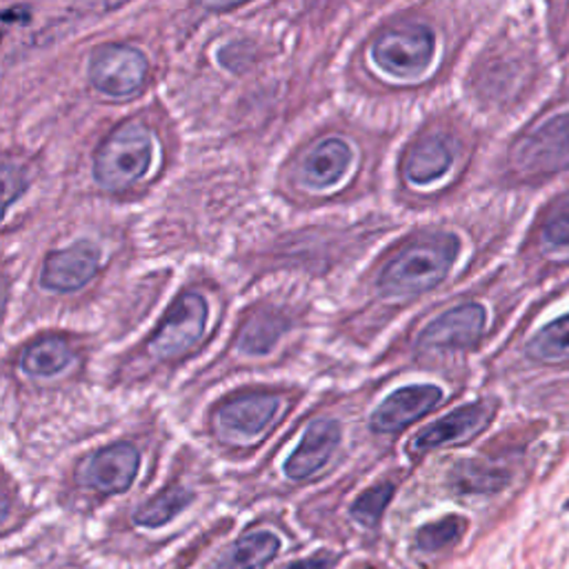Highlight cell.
I'll list each match as a JSON object with an SVG mask.
<instances>
[{
    "instance_id": "6da1fadb",
    "label": "cell",
    "mask_w": 569,
    "mask_h": 569,
    "mask_svg": "<svg viewBox=\"0 0 569 569\" xmlns=\"http://www.w3.org/2000/svg\"><path fill=\"white\" fill-rule=\"evenodd\" d=\"M461 250L450 232L428 234L403 247L378 278V289L388 298H412L434 289L454 265Z\"/></svg>"
},
{
    "instance_id": "7a4b0ae2",
    "label": "cell",
    "mask_w": 569,
    "mask_h": 569,
    "mask_svg": "<svg viewBox=\"0 0 569 569\" xmlns=\"http://www.w3.org/2000/svg\"><path fill=\"white\" fill-rule=\"evenodd\" d=\"M151 131L140 123L118 125L98 147L94 156V178L107 192L138 182L151 162Z\"/></svg>"
},
{
    "instance_id": "3957f363",
    "label": "cell",
    "mask_w": 569,
    "mask_h": 569,
    "mask_svg": "<svg viewBox=\"0 0 569 569\" xmlns=\"http://www.w3.org/2000/svg\"><path fill=\"white\" fill-rule=\"evenodd\" d=\"M512 162L527 178L569 169V114H558L525 134L512 151Z\"/></svg>"
},
{
    "instance_id": "277c9868",
    "label": "cell",
    "mask_w": 569,
    "mask_h": 569,
    "mask_svg": "<svg viewBox=\"0 0 569 569\" xmlns=\"http://www.w3.org/2000/svg\"><path fill=\"white\" fill-rule=\"evenodd\" d=\"M208 325V303L199 294H180L158 329L151 334L147 349L158 358H176L194 349Z\"/></svg>"
},
{
    "instance_id": "5b68a950",
    "label": "cell",
    "mask_w": 569,
    "mask_h": 569,
    "mask_svg": "<svg viewBox=\"0 0 569 569\" xmlns=\"http://www.w3.org/2000/svg\"><path fill=\"white\" fill-rule=\"evenodd\" d=\"M434 54V34L428 25L405 23L383 32L371 48L373 63L394 76H417L428 70Z\"/></svg>"
},
{
    "instance_id": "8992f818",
    "label": "cell",
    "mask_w": 569,
    "mask_h": 569,
    "mask_svg": "<svg viewBox=\"0 0 569 569\" xmlns=\"http://www.w3.org/2000/svg\"><path fill=\"white\" fill-rule=\"evenodd\" d=\"M147 78V59L129 45H103L89 59V83L109 98H129Z\"/></svg>"
},
{
    "instance_id": "52a82bcc",
    "label": "cell",
    "mask_w": 569,
    "mask_h": 569,
    "mask_svg": "<svg viewBox=\"0 0 569 569\" xmlns=\"http://www.w3.org/2000/svg\"><path fill=\"white\" fill-rule=\"evenodd\" d=\"M283 399L278 394H241L217 412V425L223 436L234 441L259 439L278 417Z\"/></svg>"
},
{
    "instance_id": "ba28073f",
    "label": "cell",
    "mask_w": 569,
    "mask_h": 569,
    "mask_svg": "<svg viewBox=\"0 0 569 569\" xmlns=\"http://www.w3.org/2000/svg\"><path fill=\"white\" fill-rule=\"evenodd\" d=\"M140 465V454L129 443H116L109 447L98 450L92 454L81 472L78 478L83 485L98 489L103 494H120L127 492L134 483Z\"/></svg>"
},
{
    "instance_id": "9c48e42d",
    "label": "cell",
    "mask_w": 569,
    "mask_h": 569,
    "mask_svg": "<svg viewBox=\"0 0 569 569\" xmlns=\"http://www.w3.org/2000/svg\"><path fill=\"white\" fill-rule=\"evenodd\" d=\"M485 329V309L478 303L459 305L432 320L419 336L421 349H461L478 340Z\"/></svg>"
},
{
    "instance_id": "30bf717a",
    "label": "cell",
    "mask_w": 569,
    "mask_h": 569,
    "mask_svg": "<svg viewBox=\"0 0 569 569\" xmlns=\"http://www.w3.org/2000/svg\"><path fill=\"white\" fill-rule=\"evenodd\" d=\"M98 259V250L87 241L52 252L43 265L41 283L54 292H76L96 276Z\"/></svg>"
},
{
    "instance_id": "8fae6325",
    "label": "cell",
    "mask_w": 569,
    "mask_h": 569,
    "mask_svg": "<svg viewBox=\"0 0 569 569\" xmlns=\"http://www.w3.org/2000/svg\"><path fill=\"white\" fill-rule=\"evenodd\" d=\"M443 392L436 386H410L397 390L388 397L381 408L371 417V428L381 434L401 432L421 417H425L434 405H439Z\"/></svg>"
},
{
    "instance_id": "7c38bea8",
    "label": "cell",
    "mask_w": 569,
    "mask_h": 569,
    "mask_svg": "<svg viewBox=\"0 0 569 569\" xmlns=\"http://www.w3.org/2000/svg\"><path fill=\"white\" fill-rule=\"evenodd\" d=\"M492 419H494V405H489V403L465 405V408L443 417L441 421L432 423L428 430H423L414 439L412 452H428V450L445 447L452 443L470 441L478 432H483Z\"/></svg>"
},
{
    "instance_id": "4fadbf2b",
    "label": "cell",
    "mask_w": 569,
    "mask_h": 569,
    "mask_svg": "<svg viewBox=\"0 0 569 569\" xmlns=\"http://www.w3.org/2000/svg\"><path fill=\"white\" fill-rule=\"evenodd\" d=\"M338 441H340V428L336 421H329V419L314 421L307 428L301 445L287 459L285 476L292 481L309 478L331 459Z\"/></svg>"
},
{
    "instance_id": "5bb4252c",
    "label": "cell",
    "mask_w": 569,
    "mask_h": 569,
    "mask_svg": "<svg viewBox=\"0 0 569 569\" xmlns=\"http://www.w3.org/2000/svg\"><path fill=\"white\" fill-rule=\"evenodd\" d=\"M351 162V149L340 138L318 143L303 160V180L312 189H327L336 185Z\"/></svg>"
},
{
    "instance_id": "9a60e30c",
    "label": "cell",
    "mask_w": 569,
    "mask_h": 569,
    "mask_svg": "<svg viewBox=\"0 0 569 569\" xmlns=\"http://www.w3.org/2000/svg\"><path fill=\"white\" fill-rule=\"evenodd\" d=\"M452 167V149L439 136H428L414 143L405 156L403 169L414 185H428L441 178Z\"/></svg>"
},
{
    "instance_id": "2e32d148",
    "label": "cell",
    "mask_w": 569,
    "mask_h": 569,
    "mask_svg": "<svg viewBox=\"0 0 569 569\" xmlns=\"http://www.w3.org/2000/svg\"><path fill=\"white\" fill-rule=\"evenodd\" d=\"M278 549L281 540L272 531H250L219 558L214 569H259L267 560H272Z\"/></svg>"
},
{
    "instance_id": "e0dca14e",
    "label": "cell",
    "mask_w": 569,
    "mask_h": 569,
    "mask_svg": "<svg viewBox=\"0 0 569 569\" xmlns=\"http://www.w3.org/2000/svg\"><path fill=\"white\" fill-rule=\"evenodd\" d=\"M72 360L70 345L59 336H48L32 343L23 354V369L30 376H54L63 371Z\"/></svg>"
},
{
    "instance_id": "ac0fdd59",
    "label": "cell",
    "mask_w": 569,
    "mask_h": 569,
    "mask_svg": "<svg viewBox=\"0 0 569 569\" xmlns=\"http://www.w3.org/2000/svg\"><path fill=\"white\" fill-rule=\"evenodd\" d=\"M192 492H187L185 487H169L156 498H151L147 505H143L134 514V523L143 527H162L171 518H176L189 503H192Z\"/></svg>"
},
{
    "instance_id": "d6986e66",
    "label": "cell",
    "mask_w": 569,
    "mask_h": 569,
    "mask_svg": "<svg viewBox=\"0 0 569 569\" xmlns=\"http://www.w3.org/2000/svg\"><path fill=\"white\" fill-rule=\"evenodd\" d=\"M285 329V323L276 316H259L254 320H250L241 336H239V349L252 356H263L270 354L272 347L276 345V340L281 338Z\"/></svg>"
},
{
    "instance_id": "ffe728a7",
    "label": "cell",
    "mask_w": 569,
    "mask_h": 569,
    "mask_svg": "<svg viewBox=\"0 0 569 569\" xmlns=\"http://www.w3.org/2000/svg\"><path fill=\"white\" fill-rule=\"evenodd\" d=\"M467 529V520L461 518V516H445L441 520H434V523H428L419 529L417 534V547L421 551H441L454 542H459L463 538Z\"/></svg>"
},
{
    "instance_id": "44dd1931",
    "label": "cell",
    "mask_w": 569,
    "mask_h": 569,
    "mask_svg": "<svg viewBox=\"0 0 569 569\" xmlns=\"http://www.w3.org/2000/svg\"><path fill=\"white\" fill-rule=\"evenodd\" d=\"M529 354L542 360L569 358V314L545 325L529 343Z\"/></svg>"
},
{
    "instance_id": "7402d4cb",
    "label": "cell",
    "mask_w": 569,
    "mask_h": 569,
    "mask_svg": "<svg viewBox=\"0 0 569 569\" xmlns=\"http://www.w3.org/2000/svg\"><path fill=\"white\" fill-rule=\"evenodd\" d=\"M452 483L459 492H465V494H487V492H498L507 483V476L496 470L465 461L454 470Z\"/></svg>"
},
{
    "instance_id": "603a6c76",
    "label": "cell",
    "mask_w": 569,
    "mask_h": 569,
    "mask_svg": "<svg viewBox=\"0 0 569 569\" xmlns=\"http://www.w3.org/2000/svg\"><path fill=\"white\" fill-rule=\"evenodd\" d=\"M397 487L392 483H378L362 492L354 505H351V516L362 525V527H376L381 520L386 507L390 505Z\"/></svg>"
},
{
    "instance_id": "cb8c5ba5",
    "label": "cell",
    "mask_w": 569,
    "mask_h": 569,
    "mask_svg": "<svg viewBox=\"0 0 569 569\" xmlns=\"http://www.w3.org/2000/svg\"><path fill=\"white\" fill-rule=\"evenodd\" d=\"M542 236L549 245L567 247L569 245V199L562 201L545 221Z\"/></svg>"
},
{
    "instance_id": "d4e9b609",
    "label": "cell",
    "mask_w": 569,
    "mask_h": 569,
    "mask_svg": "<svg viewBox=\"0 0 569 569\" xmlns=\"http://www.w3.org/2000/svg\"><path fill=\"white\" fill-rule=\"evenodd\" d=\"M3 173H6V208H10L23 194V189L28 187V178L23 169L19 165L14 167L12 162H6Z\"/></svg>"
},
{
    "instance_id": "484cf974",
    "label": "cell",
    "mask_w": 569,
    "mask_h": 569,
    "mask_svg": "<svg viewBox=\"0 0 569 569\" xmlns=\"http://www.w3.org/2000/svg\"><path fill=\"white\" fill-rule=\"evenodd\" d=\"M331 565H334V556L327 554V551H320V554H314L305 560L289 562L285 569H331Z\"/></svg>"
},
{
    "instance_id": "4316f807",
    "label": "cell",
    "mask_w": 569,
    "mask_h": 569,
    "mask_svg": "<svg viewBox=\"0 0 569 569\" xmlns=\"http://www.w3.org/2000/svg\"><path fill=\"white\" fill-rule=\"evenodd\" d=\"M354 569H378V567H373V565H360V567H354Z\"/></svg>"
},
{
    "instance_id": "83f0119b",
    "label": "cell",
    "mask_w": 569,
    "mask_h": 569,
    "mask_svg": "<svg viewBox=\"0 0 569 569\" xmlns=\"http://www.w3.org/2000/svg\"><path fill=\"white\" fill-rule=\"evenodd\" d=\"M567 509H569V503H567Z\"/></svg>"
}]
</instances>
